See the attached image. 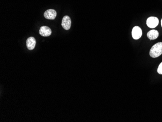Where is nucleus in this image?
Returning a JSON list of instances; mask_svg holds the SVG:
<instances>
[{
  "label": "nucleus",
  "instance_id": "1",
  "mask_svg": "<svg viewBox=\"0 0 162 122\" xmlns=\"http://www.w3.org/2000/svg\"><path fill=\"white\" fill-rule=\"evenodd\" d=\"M162 54V42H158L154 44L149 51V55L153 58L159 57Z\"/></svg>",
  "mask_w": 162,
  "mask_h": 122
},
{
  "label": "nucleus",
  "instance_id": "2",
  "mask_svg": "<svg viewBox=\"0 0 162 122\" xmlns=\"http://www.w3.org/2000/svg\"><path fill=\"white\" fill-rule=\"evenodd\" d=\"M147 25L150 28L156 27L159 24V20L155 17H150L147 19L146 21Z\"/></svg>",
  "mask_w": 162,
  "mask_h": 122
},
{
  "label": "nucleus",
  "instance_id": "3",
  "mask_svg": "<svg viewBox=\"0 0 162 122\" xmlns=\"http://www.w3.org/2000/svg\"><path fill=\"white\" fill-rule=\"evenodd\" d=\"M61 25L63 28L66 30H68L71 28V18L69 16H64L62 18Z\"/></svg>",
  "mask_w": 162,
  "mask_h": 122
},
{
  "label": "nucleus",
  "instance_id": "4",
  "mask_svg": "<svg viewBox=\"0 0 162 122\" xmlns=\"http://www.w3.org/2000/svg\"><path fill=\"white\" fill-rule=\"evenodd\" d=\"M56 11L54 9H50L47 10L44 13V17L48 20H54L56 17Z\"/></svg>",
  "mask_w": 162,
  "mask_h": 122
},
{
  "label": "nucleus",
  "instance_id": "5",
  "mask_svg": "<svg viewBox=\"0 0 162 122\" xmlns=\"http://www.w3.org/2000/svg\"><path fill=\"white\" fill-rule=\"evenodd\" d=\"M132 34L133 39H138L142 35V31L139 26H135L133 29Z\"/></svg>",
  "mask_w": 162,
  "mask_h": 122
},
{
  "label": "nucleus",
  "instance_id": "6",
  "mask_svg": "<svg viewBox=\"0 0 162 122\" xmlns=\"http://www.w3.org/2000/svg\"><path fill=\"white\" fill-rule=\"evenodd\" d=\"M39 33L43 37H48L51 35V29L48 26H42L39 29Z\"/></svg>",
  "mask_w": 162,
  "mask_h": 122
},
{
  "label": "nucleus",
  "instance_id": "7",
  "mask_svg": "<svg viewBox=\"0 0 162 122\" xmlns=\"http://www.w3.org/2000/svg\"><path fill=\"white\" fill-rule=\"evenodd\" d=\"M36 40L33 37H29L26 41V46L29 50H33L35 47Z\"/></svg>",
  "mask_w": 162,
  "mask_h": 122
},
{
  "label": "nucleus",
  "instance_id": "8",
  "mask_svg": "<svg viewBox=\"0 0 162 122\" xmlns=\"http://www.w3.org/2000/svg\"><path fill=\"white\" fill-rule=\"evenodd\" d=\"M159 32L156 30H152L149 31L147 34V37L150 40H154L159 37Z\"/></svg>",
  "mask_w": 162,
  "mask_h": 122
},
{
  "label": "nucleus",
  "instance_id": "9",
  "mask_svg": "<svg viewBox=\"0 0 162 122\" xmlns=\"http://www.w3.org/2000/svg\"><path fill=\"white\" fill-rule=\"evenodd\" d=\"M157 72L158 74L162 75V62L160 63V64L159 65L158 69H157Z\"/></svg>",
  "mask_w": 162,
  "mask_h": 122
},
{
  "label": "nucleus",
  "instance_id": "10",
  "mask_svg": "<svg viewBox=\"0 0 162 122\" xmlns=\"http://www.w3.org/2000/svg\"><path fill=\"white\" fill-rule=\"evenodd\" d=\"M161 26H162V20H161Z\"/></svg>",
  "mask_w": 162,
  "mask_h": 122
}]
</instances>
